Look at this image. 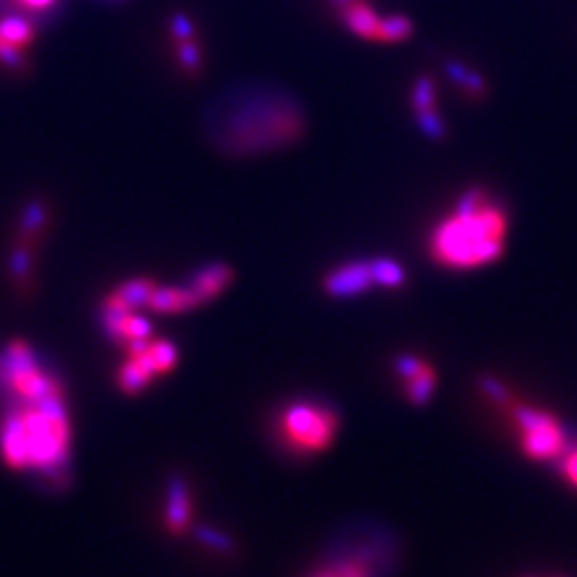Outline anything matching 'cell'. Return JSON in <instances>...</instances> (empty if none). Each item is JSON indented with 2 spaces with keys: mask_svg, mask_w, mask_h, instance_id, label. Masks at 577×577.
Listing matches in <instances>:
<instances>
[{
  "mask_svg": "<svg viewBox=\"0 0 577 577\" xmlns=\"http://www.w3.org/2000/svg\"><path fill=\"white\" fill-rule=\"evenodd\" d=\"M210 143L231 156L268 152L298 142L306 116L296 99L274 88H236L212 99L204 114Z\"/></svg>",
  "mask_w": 577,
  "mask_h": 577,
  "instance_id": "cell-1",
  "label": "cell"
},
{
  "mask_svg": "<svg viewBox=\"0 0 577 577\" xmlns=\"http://www.w3.org/2000/svg\"><path fill=\"white\" fill-rule=\"evenodd\" d=\"M509 225V212L486 186L464 188L447 215L432 225L430 259L449 269L490 266L505 253Z\"/></svg>",
  "mask_w": 577,
  "mask_h": 577,
  "instance_id": "cell-2",
  "label": "cell"
},
{
  "mask_svg": "<svg viewBox=\"0 0 577 577\" xmlns=\"http://www.w3.org/2000/svg\"><path fill=\"white\" fill-rule=\"evenodd\" d=\"M71 425L65 390L39 400H9L0 425V454L16 470H37L49 479L65 473Z\"/></svg>",
  "mask_w": 577,
  "mask_h": 577,
  "instance_id": "cell-3",
  "label": "cell"
},
{
  "mask_svg": "<svg viewBox=\"0 0 577 577\" xmlns=\"http://www.w3.org/2000/svg\"><path fill=\"white\" fill-rule=\"evenodd\" d=\"M338 432V415L330 406L298 403L278 417V435L299 454H317L330 447Z\"/></svg>",
  "mask_w": 577,
  "mask_h": 577,
  "instance_id": "cell-4",
  "label": "cell"
},
{
  "mask_svg": "<svg viewBox=\"0 0 577 577\" xmlns=\"http://www.w3.org/2000/svg\"><path fill=\"white\" fill-rule=\"evenodd\" d=\"M129 360L118 370V387L129 396H135L152 383L159 374L169 372L178 362V349L165 338H143L124 344Z\"/></svg>",
  "mask_w": 577,
  "mask_h": 577,
  "instance_id": "cell-5",
  "label": "cell"
},
{
  "mask_svg": "<svg viewBox=\"0 0 577 577\" xmlns=\"http://www.w3.org/2000/svg\"><path fill=\"white\" fill-rule=\"evenodd\" d=\"M513 417L522 430V449L526 456L535 460H551L567 447L562 425L548 413L530 409V406H516Z\"/></svg>",
  "mask_w": 577,
  "mask_h": 577,
  "instance_id": "cell-6",
  "label": "cell"
},
{
  "mask_svg": "<svg viewBox=\"0 0 577 577\" xmlns=\"http://www.w3.org/2000/svg\"><path fill=\"white\" fill-rule=\"evenodd\" d=\"M411 108L415 114L417 127L424 131L430 140H443L447 135V124H445L436 101V81L432 75H419L411 86Z\"/></svg>",
  "mask_w": 577,
  "mask_h": 577,
  "instance_id": "cell-7",
  "label": "cell"
},
{
  "mask_svg": "<svg viewBox=\"0 0 577 577\" xmlns=\"http://www.w3.org/2000/svg\"><path fill=\"white\" fill-rule=\"evenodd\" d=\"M376 285L374 266L370 261H351L338 266L323 278V288L334 298H351Z\"/></svg>",
  "mask_w": 577,
  "mask_h": 577,
  "instance_id": "cell-8",
  "label": "cell"
},
{
  "mask_svg": "<svg viewBox=\"0 0 577 577\" xmlns=\"http://www.w3.org/2000/svg\"><path fill=\"white\" fill-rule=\"evenodd\" d=\"M336 11L341 14L342 26L347 28L349 33H353L355 37L370 43L379 41L383 17L376 14L368 0H351V3L342 5V7Z\"/></svg>",
  "mask_w": 577,
  "mask_h": 577,
  "instance_id": "cell-9",
  "label": "cell"
},
{
  "mask_svg": "<svg viewBox=\"0 0 577 577\" xmlns=\"http://www.w3.org/2000/svg\"><path fill=\"white\" fill-rule=\"evenodd\" d=\"M67 0H0V16H20L37 28L47 26L65 11Z\"/></svg>",
  "mask_w": 577,
  "mask_h": 577,
  "instance_id": "cell-10",
  "label": "cell"
},
{
  "mask_svg": "<svg viewBox=\"0 0 577 577\" xmlns=\"http://www.w3.org/2000/svg\"><path fill=\"white\" fill-rule=\"evenodd\" d=\"M236 274L227 263H210V266L199 268L195 274L191 276V287L195 291V296L202 299V304L210 302L221 296L231 282H234Z\"/></svg>",
  "mask_w": 577,
  "mask_h": 577,
  "instance_id": "cell-11",
  "label": "cell"
},
{
  "mask_svg": "<svg viewBox=\"0 0 577 577\" xmlns=\"http://www.w3.org/2000/svg\"><path fill=\"white\" fill-rule=\"evenodd\" d=\"M148 309L159 315H180V312L193 310L202 306V299L195 296L191 287H159L148 299Z\"/></svg>",
  "mask_w": 577,
  "mask_h": 577,
  "instance_id": "cell-12",
  "label": "cell"
},
{
  "mask_svg": "<svg viewBox=\"0 0 577 577\" xmlns=\"http://www.w3.org/2000/svg\"><path fill=\"white\" fill-rule=\"evenodd\" d=\"M191 524V498L182 477H173L169 484V498L165 507V526L175 535L184 532Z\"/></svg>",
  "mask_w": 577,
  "mask_h": 577,
  "instance_id": "cell-13",
  "label": "cell"
},
{
  "mask_svg": "<svg viewBox=\"0 0 577 577\" xmlns=\"http://www.w3.org/2000/svg\"><path fill=\"white\" fill-rule=\"evenodd\" d=\"M445 71H447L451 81H456L457 88H460L468 99H473V101H481V99H486L488 92H490L484 75L473 71V68L464 67L462 62L447 60L445 62Z\"/></svg>",
  "mask_w": 577,
  "mask_h": 577,
  "instance_id": "cell-14",
  "label": "cell"
},
{
  "mask_svg": "<svg viewBox=\"0 0 577 577\" xmlns=\"http://www.w3.org/2000/svg\"><path fill=\"white\" fill-rule=\"evenodd\" d=\"M156 288V282L152 278H131V280H124L122 285H118L114 291V296L121 299V302L127 306V309L135 310L140 309V306H146L150 296H152V291Z\"/></svg>",
  "mask_w": 577,
  "mask_h": 577,
  "instance_id": "cell-15",
  "label": "cell"
},
{
  "mask_svg": "<svg viewBox=\"0 0 577 577\" xmlns=\"http://www.w3.org/2000/svg\"><path fill=\"white\" fill-rule=\"evenodd\" d=\"M37 26L20 16H0V41L11 43L16 47L28 46L35 39Z\"/></svg>",
  "mask_w": 577,
  "mask_h": 577,
  "instance_id": "cell-16",
  "label": "cell"
},
{
  "mask_svg": "<svg viewBox=\"0 0 577 577\" xmlns=\"http://www.w3.org/2000/svg\"><path fill=\"white\" fill-rule=\"evenodd\" d=\"M175 58H178V65L182 67V71H184L186 75H191V78H195V75L202 71L204 52L195 37L175 41Z\"/></svg>",
  "mask_w": 577,
  "mask_h": 577,
  "instance_id": "cell-17",
  "label": "cell"
},
{
  "mask_svg": "<svg viewBox=\"0 0 577 577\" xmlns=\"http://www.w3.org/2000/svg\"><path fill=\"white\" fill-rule=\"evenodd\" d=\"M372 266H374L376 285L379 287L398 288V287L404 285L406 272L398 261L387 259V257H379V259H372Z\"/></svg>",
  "mask_w": 577,
  "mask_h": 577,
  "instance_id": "cell-18",
  "label": "cell"
},
{
  "mask_svg": "<svg viewBox=\"0 0 577 577\" xmlns=\"http://www.w3.org/2000/svg\"><path fill=\"white\" fill-rule=\"evenodd\" d=\"M413 35V22L403 14L387 16L381 22V37L379 43H403L411 39Z\"/></svg>",
  "mask_w": 577,
  "mask_h": 577,
  "instance_id": "cell-19",
  "label": "cell"
},
{
  "mask_svg": "<svg viewBox=\"0 0 577 577\" xmlns=\"http://www.w3.org/2000/svg\"><path fill=\"white\" fill-rule=\"evenodd\" d=\"M435 385H436L435 370H428V372H422L417 376H411V379H406V393H409L411 403L424 404L425 400L430 398Z\"/></svg>",
  "mask_w": 577,
  "mask_h": 577,
  "instance_id": "cell-20",
  "label": "cell"
},
{
  "mask_svg": "<svg viewBox=\"0 0 577 577\" xmlns=\"http://www.w3.org/2000/svg\"><path fill=\"white\" fill-rule=\"evenodd\" d=\"M47 212L43 208L41 202H30L26 208H24L22 215V236H35L37 231H41L43 223H46Z\"/></svg>",
  "mask_w": 577,
  "mask_h": 577,
  "instance_id": "cell-21",
  "label": "cell"
},
{
  "mask_svg": "<svg viewBox=\"0 0 577 577\" xmlns=\"http://www.w3.org/2000/svg\"><path fill=\"white\" fill-rule=\"evenodd\" d=\"M172 35L175 41H182V39H188V37H195V26H193V20L188 17L186 14H182V11H175V14L172 16Z\"/></svg>",
  "mask_w": 577,
  "mask_h": 577,
  "instance_id": "cell-22",
  "label": "cell"
},
{
  "mask_svg": "<svg viewBox=\"0 0 577 577\" xmlns=\"http://www.w3.org/2000/svg\"><path fill=\"white\" fill-rule=\"evenodd\" d=\"M28 268H30V250L28 247H17L14 250V255H11V272H14V276L17 280H22L24 276L28 274Z\"/></svg>",
  "mask_w": 577,
  "mask_h": 577,
  "instance_id": "cell-23",
  "label": "cell"
},
{
  "mask_svg": "<svg viewBox=\"0 0 577 577\" xmlns=\"http://www.w3.org/2000/svg\"><path fill=\"white\" fill-rule=\"evenodd\" d=\"M197 535L202 537V541H205L208 545H215V548H218V550H227V548H229L227 537L218 535V532H215V530H210V529H202V530L197 532Z\"/></svg>",
  "mask_w": 577,
  "mask_h": 577,
  "instance_id": "cell-24",
  "label": "cell"
},
{
  "mask_svg": "<svg viewBox=\"0 0 577 577\" xmlns=\"http://www.w3.org/2000/svg\"><path fill=\"white\" fill-rule=\"evenodd\" d=\"M562 470L567 475V479L577 488V449L569 451L562 460Z\"/></svg>",
  "mask_w": 577,
  "mask_h": 577,
  "instance_id": "cell-25",
  "label": "cell"
},
{
  "mask_svg": "<svg viewBox=\"0 0 577 577\" xmlns=\"http://www.w3.org/2000/svg\"><path fill=\"white\" fill-rule=\"evenodd\" d=\"M312 577H342V575L338 573L334 567H330V569H325V571H319V573H315Z\"/></svg>",
  "mask_w": 577,
  "mask_h": 577,
  "instance_id": "cell-26",
  "label": "cell"
}]
</instances>
